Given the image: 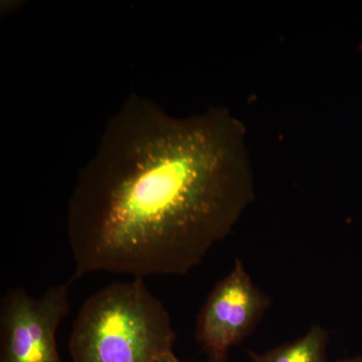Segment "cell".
I'll return each instance as SVG.
<instances>
[{"mask_svg":"<svg viewBox=\"0 0 362 362\" xmlns=\"http://www.w3.org/2000/svg\"><path fill=\"white\" fill-rule=\"evenodd\" d=\"M152 362H180L177 357L175 356L173 349L168 350V351L162 352L158 356L154 358Z\"/></svg>","mask_w":362,"mask_h":362,"instance_id":"cell-6","label":"cell"},{"mask_svg":"<svg viewBox=\"0 0 362 362\" xmlns=\"http://www.w3.org/2000/svg\"><path fill=\"white\" fill-rule=\"evenodd\" d=\"M73 279L40 297L23 288L7 290L0 302V362H64L57 331L70 312Z\"/></svg>","mask_w":362,"mask_h":362,"instance_id":"cell-3","label":"cell"},{"mask_svg":"<svg viewBox=\"0 0 362 362\" xmlns=\"http://www.w3.org/2000/svg\"><path fill=\"white\" fill-rule=\"evenodd\" d=\"M170 315L143 279L119 281L90 295L74 322L71 362H152L173 349Z\"/></svg>","mask_w":362,"mask_h":362,"instance_id":"cell-2","label":"cell"},{"mask_svg":"<svg viewBox=\"0 0 362 362\" xmlns=\"http://www.w3.org/2000/svg\"><path fill=\"white\" fill-rule=\"evenodd\" d=\"M270 304V297L254 284L243 262L235 259L197 316L195 337L207 362H228L230 349L251 334Z\"/></svg>","mask_w":362,"mask_h":362,"instance_id":"cell-4","label":"cell"},{"mask_svg":"<svg viewBox=\"0 0 362 362\" xmlns=\"http://www.w3.org/2000/svg\"><path fill=\"white\" fill-rule=\"evenodd\" d=\"M337 362H362V356L352 357V358L341 359Z\"/></svg>","mask_w":362,"mask_h":362,"instance_id":"cell-7","label":"cell"},{"mask_svg":"<svg viewBox=\"0 0 362 362\" xmlns=\"http://www.w3.org/2000/svg\"><path fill=\"white\" fill-rule=\"evenodd\" d=\"M327 331L313 325L306 334L291 343H286L266 354L249 352L252 362H326Z\"/></svg>","mask_w":362,"mask_h":362,"instance_id":"cell-5","label":"cell"},{"mask_svg":"<svg viewBox=\"0 0 362 362\" xmlns=\"http://www.w3.org/2000/svg\"><path fill=\"white\" fill-rule=\"evenodd\" d=\"M255 197L246 126L232 112L177 118L131 95L69 202L71 279L185 275L232 233Z\"/></svg>","mask_w":362,"mask_h":362,"instance_id":"cell-1","label":"cell"}]
</instances>
